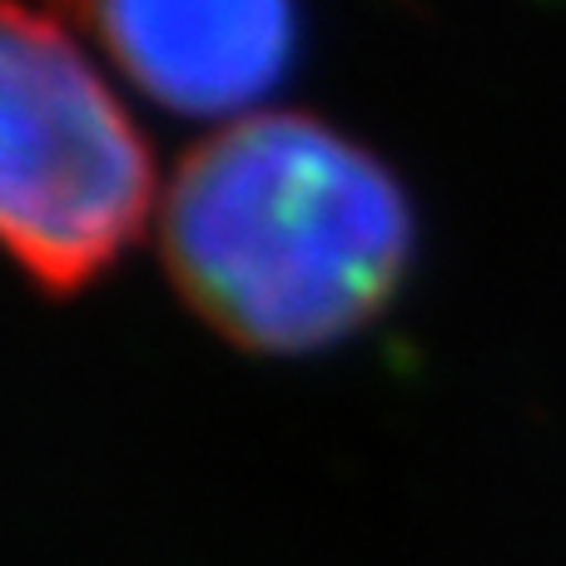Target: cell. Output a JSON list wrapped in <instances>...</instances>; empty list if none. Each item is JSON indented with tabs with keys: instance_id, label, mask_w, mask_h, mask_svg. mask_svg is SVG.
Wrapping results in <instances>:
<instances>
[{
	"instance_id": "3957f363",
	"label": "cell",
	"mask_w": 566,
	"mask_h": 566,
	"mask_svg": "<svg viewBox=\"0 0 566 566\" xmlns=\"http://www.w3.org/2000/svg\"><path fill=\"white\" fill-rule=\"evenodd\" d=\"M75 10L149 105L214 129L259 115L298 50L293 0H75Z\"/></svg>"
},
{
	"instance_id": "6da1fadb",
	"label": "cell",
	"mask_w": 566,
	"mask_h": 566,
	"mask_svg": "<svg viewBox=\"0 0 566 566\" xmlns=\"http://www.w3.org/2000/svg\"><path fill=\"white\" fill-rule=\"evenodd\" d=\"M412 239L398 175L303 109L209 129L159 205V249L185 308L264 358L323 353L368 328L408 279Z\"/></svg>"
},
{
	"instance_id": "7a4b0ae2",
	"label": "cell",
	"mask_w": 566,
	"mask_h": 566,
	"mask_svg": "<svg viewBox=\"0 0 566 566\" xmlns=\"http://www.w3.org/2000/svg\"><path fill=\"white\" fill-rule=\"evenodd\" d=\"M159 199L145 129L55 15L6 6L0 30V234L35 293L90 289Z\"/></svg>"
}]
</instances>
